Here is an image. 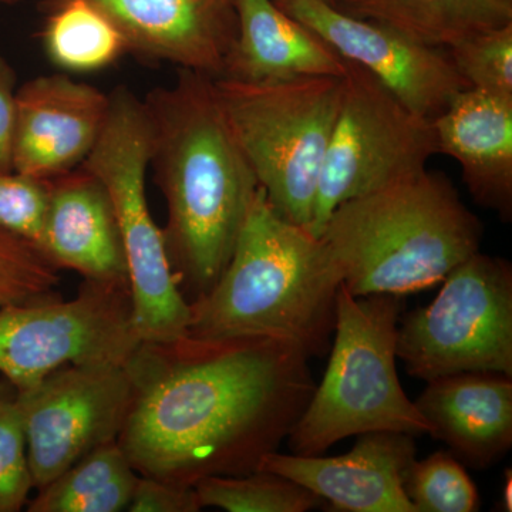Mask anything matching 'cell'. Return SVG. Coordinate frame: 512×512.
<instances>
[{"label": "cell", "instance_id": "cell-1", "mask_svg": "<svg viewBox=\"0 0 512 512\" xmlns=\"http://www.w3.org/2000/svg\"><path fill=\"white\" fill-rule=\"evenodd\" d=\"M309 360L265 336L141 342L126 363L133 402L117 443L140 476L185 487L254 473L311 400Z\"/></svg>", "mask_w": 512, "mask_h": 512}, {"label": "cell", "instance_id": "cell-2", "mask_svg": "<svg viewBox=\"0 0 512 512\" xmlns=\"http://www.w3.org/2000/svg\"><path fill=\"white\" fill-rule=\"evenodd\" d=\"M151 160L167 202L165 247L188 303L227 268L259 184L215 93L214 77L180 69L144 100Z\"/></svg>", "mask_w": 512, "mask_h": 512}, {"label": "cell", "instance_id": "cell-3", "mask_svg": "<svg viewBox=\"0 0 512 512\" xmlns=\"http://www.w3.org/2000/svg\"><path fill=\"white\" fill-rule=\"evenodd\" d=\"M342 284L325 242L275 211L261 187L217 284L190 303V335L265 336L322 356Z\"/></svg>", "mask_w": 512, "mask_h": 512}, {"label": "cell", "instance_id": "cell-4", "mask_svg": "<svg viewBox=\"0 0 512 512\" xmlns=\"http://www.w3.org/2000/svg\"><path fill=\"white\" fill-rule=\"evenodd\" d=\"M319 237L346 291L403 298L480 252L484 227L446 174L426 170L343 202Z\"/></svg>", "mask_w": 512, "mask_h": 512}, {"label": "cell", "instance_id": "cell-5", "mask_svg": "<svg viewBox=\"0 0 512 512\" xmlns=\"http://www.w3.org/2000/svg\"><path fill=\"white\" fill-rule=\"evenodd\" d=\"M402 296H355L340 284L332 352L322 382L286 437L289 451L320 456L370 431L433 434L397 375Z\"/></svg>", "mask_w": 512, "mask_h": 512}, {"label": "cell", "instance_id": "cell-6", "mask_svg": "<svg viewBox=\"0 0 512 512\" xmlns=\"http://www.w3.org/2000/svg\"><path fill=\"white\" fill-rule=\"evenodd\" d=\"M214 86L232 134L272 207L285 220L311 228L343 79L248 83L214 77Z\"/></svg>", "mask_w": 512, "mask_h": 512}, {"label": "cell", "instance_id": "cell-7", "mask_svg": "<svg viewBox=\"0 0 512 512\" xmlns=\"http://www.w3.org/2000/svg\"><path fill=\"white\" fill-rule=\"evenodd\" d=\"M109 96L103 131L82 167L100 178L113 201L138 339L171 342L188 335L191 309L171 268L163 229L158 228L148 208L150 117L144 100L127 87L121 86Z\"/></svg>", "mask_w": 512, "mask_h": 512}, {"label": "cell", "instance_id": "cell-8", "mask_svg": "<svg viewBox=\"0 0 512 512\" xmlns=\"http://www.w3.org/2000/svg\"><path fill=\"white\" fill-rule=\"evenodd\" d=\"M426 308L397 329V359L430 382L464 372L512 376V266L477 252L443 279Z\"/></svg>", "mask_w": 512, "mask_h": 512}, {"label": "cell", "instance_id": "cell-9", "mask_svg": "<svg viewBox=\"0 0 512 512\" xmlns=\"http://www.w3.org/2000/svg\"><path fill=\"white\" fill-rule=\"evenodd\" d=\"M348 63L309 228L316 237L340 204L423 173L439 154L433 123L407 109L367 70Z\"/></svg>", "mask_w": 512, "mask_h": 512}, {"label": "cell", "instance_id": "cell-10", "mask_svg": "<svg viewBox=\"0 0 512 512\" xmlns=\"http://www.w3.org/2000/svg\"><path fill=\"white\" fill-rule=\"evenodd\" d=\"M140 343L128 285L84 281L70 301L49 296L0 308V373L16 392L64 366L126 365Z\"/></svg>", "mask_w": 512, "mask_h": 512}, {"label": "cell", "instance_id": "cell-11", "mask_svg": "<svg viewBox=\"0 0 512 512\" xmlns=\"http://www.w3.org/2000/svg\"><path fill=\"white\" fill-rule=\"evenodd\" d=\"M33 485L37 490L76 461L119 440L133 382L121 363L60 367L26 392H16Z\"/></svg>", "mask_w": 512, "mask_h": 512}, {"label": "cell", "instance_id": "cell-12", "mask_svg": "<svg viewBox=\"0 0 512 512\" xmlns=\"http://www.w3.org/2000/svg\"><path fill=\"white\" fill-rule=\"evenodd\" d=\"M275 2L423 119H437L470 89L447 49L421 43L386 23L356 18L326 0Z\"/></svg>", "mask_w": 512, "mask_h": 512}, {"label": "cell", "instance_id": "cell-13", "mask_svg": "<svg viewBox=\"0 0 512 512\" xmlns=\"http://www.w3.org/2000/svg\"><path fill=\"white\" fill-rule=\"evenodd\" d=\"M110 96L66 74L39 76L18 87L12 167L49 181L76 170L99 141Z\"/></svg>", "mask_w": 512, "mask_h": 512}, {"label": "cell", "instance_id": "cell-14", "mask_svg": "<svg viewBox=\"0 0 512 512\" xmlns=\"http://www.w3.org/2000/svg\"><path fill=\"white\" fill-rule=\"evenodd\" d=\"M416 436L370 431L357 436L342 456H298L272 451L258 470L271 471L308 488L333 511L417 512L406 494L417 460Z\"/></svg>", "mask_w": 512, "mask_h": 512}, {"label": "cell", "instance_id": "cell-15", "mask_svg": "<svg viewBox=\"0 0 512 512\" xmlns=\"http://www.w3.org/2000/svg\"><path fill=\"white\" fill-rule=\"evenodd\" d=\"M63 0H39L49 13ZM116 26L127 52L221 77L237 35L234 0H87Z\"/></svg>", "mask_w": 512, "mask_h": 512}, {"label": "cell", "instance_id": "cell-16", "mask_svg": "<svg viewBox=\"0 0 512 512\" xmlns=\"http://www.w3.org/2000/svg\"><path fill=\"white\" fill-rule=\"evenodd\" d=\"M37 248L57 268L72 269L84 281L130 286L113 201L100 178L82 165L47 181Z\"/></svg>", "mask_w": 512, "mask_h": 512}, {"label": "cell", "instance_id": "cell-17", "mask_svg": "<svg viewBox=\"0 0 512 512\" xmlns=\"http://www.w3.org/2000/svg\"><path fill=\"white\" fill-rule=\"evenodd\" d=\"M434 440L476 470L500 463L512 446V376L464 372L437 377L414 402Z\"/></svg>", "mask_w": 512, "mask_h": 512}, {"label": "cell", "instance_id": "cell-18", "mask_svg": "<svg viewBox=\"0 0 512 512\" xmlns=\"http://www.w3.org/2000/svg\"><path fill=\"white\" fill-rule=\"evenodd\" d=\"M431 123L437 153L457 161L473 200L510 222L512 100L467 89Z\"/></svg>", "mask_w": 512, "mask_h": 512}, {"label": "cell", "instance_id": "cell-19", "mask_svg": "<svg viewBox=\"0 0 512 512\" xmlns=\"http://www.w3.org/2000/svg\"><path fill=\"white\" fill-rule=\"evenodd\" d=\"M234 8L237 35L221 77L261 83L348 74V60L275 0H234Z\"/></svg>", "mask_w": 512, "mask_h": 512}, {"label": "cell", "instance_id": "cell-20", "mask_svg": "<svg viewBox=\"0 0 512 512\" xmlns=\"http://www.w3.org/2000/svg\"><path fill=\"white\" fill-rule=\"evenodd\" d=\"M356 18L386 23L426 45L460 40L512 23V0H332Z\"/></svg>", "mask_w": 512, "mask_h": 512}, {"label": "cell", "instance_id": "cell-21", "mask_svg": "<svg viewBox=\"0 0 512 512\" xmlns=\"http://www.w3.org/2000/svg\"><path fill=\"white\" fill-rule=\"evenodd\" d=\"M140 474L117 441L94 448L28 503L29 512L127 511Z\"/></svg>", "mask_w": 512, "mask_h": 512}, {"label": "cell", "instance_id": "cell-22", "mask_svg": "<svg viewBox=\"0 0 512 512\" xmlns=\"http://www.w3.org/2000/svg\"><path fill=\"white\" fill-rule=\"evenodd\" d=\"M47 15L43 46L59 69L99 72L127 53L116 26L87 0H63Z\"/></svg>", "mask_w": 512, "mask_h": 512}, {"label": "cell", "instance_id": "cell-23", "mask_svg": "<svg viewBox=\"0 0 512 512\" xmlns=\"http://www.w3.org/2000/svg\"><path fill=\"white\" fill-rule=\"evenodd\" d=\"M201 507L228 512H308L322 498L291 478L256 470L237 477H208L195 485Z\"/></svg>", "mask_w": 512, "mask_h": 512}, {"label": "cell", "instance_id": "cell-24", "mask_svg": "<svg viewBox=\"0 0 512 512\" xmlns=\"http://www.w3.org/2000/svg\"><path fill=\"white\" fill-rule=\"evenodd\" d=\"M406 494L417 512H476L481 505L466 466L450 450L414 461Z\"/></svg>", "mask_w": 512, "mask_h": 512}, {"label": "cell", "instance_id": "cell-25", "mask_svg": "<svg viewBox=\"0 0 512 512\" xmlns=\"http://www.w3.org/2000/svg\"><path fill=\"white\" fill-rule=\"evenodd\" d=\"M447 50L470 89L512 100V23L468 36Z\"/></svg>", "mask_w": 512, "mask_h": 512}, {"label": "cell", "instance_id": "cell-26", "mask_svg": "<svg viewBox=\"0 0 512 512\" xmlns=\"http://www.w3.org/2000/svg\"><path fill=\"white\" fill-rule=\"evenodd\" d=\"M59 271L29 239L0 228V308L55 296Z\"/></svg>", "mask_w": 512, "mask_h": 512}, {"label": "cell", "instance_id": "cell-27", "mask_svg": "<svg viewBox=\"0 0 512 512\" xmlns=\"http://www.w3.org/2000/svg\"><path fill=\"white\" fill-rule=\"evenodd\" d=\"M33 485L25 429L16 393L0 394V512L28 505Z\"/></svg>", "mask_w": 512, "mask_h": 512}, {"label": "cell", "instance_id": "cell-28", "mask_svg": "<svg viewBox=\"0 0 512 512\" xmlns=\"http://www.w3.org/2000/svg\"><path fill=\"white\" fill-rule=\"evenodd\" d=\"M46 198L47 181L0 170V228L29 239L37 247Z\"/></svg>", "mask_w": 512, "mask_h": 512}, {"label": "cell", "instance_id": "cell-29", "mask_svg": "<svg viewBox=\"0 0 512 512\" xmlns=\"http://www.w3.org/2000/svg\"><path fill=\"white\" fill-rule=\"evenodd\" d=\"M202 510L194 487L168 483L158 478L138 477L130 512H197Z\"/></svg>", "mask_w": 512, "mask_h": 512}, {"label": "cell", "instance_id": "cell-30", "mask_svg": "<svg viewBox=\"0 0 512 512\" xmlns=\"http://www.w3.org/2000/svg\"><path fill=\"white\" fill-rule=\"evenodd\" d=\"M18 76L5 57L0 56V170L13 171L12 146L16 119Z\"/></svg>", "mask_w": 512, "mask_h": 512}, {"label": "cell", "instance_id": "cell-31", "mask_svg": "<svg viewBox=\"0 0 512 512\" xmlns=\"http://www.w3.org/2000/svg\"><path fill=\"white\" fill-rule=\"evenodd\" d=\"M501 511H512V471L511 468L505 470L503 488H501Z\"/></svg>", "mask_w": 512, "mask_h": 512}, {"label": "cell", "instance_id": "cell-32", "mask_svg": "<svg viewBox=\"0 0 512 512\" xmlns=\"http://www.w3.org/2000/svg\"><path fill=\"white\" fill-rule=\"evenodd\" d=\"M19 0H0V5H15Z\"/></svg>", "mask_w": 512, "mask_h": 512}, {"label": "cell", "instance_id": "cell-33", "mask_svg": "<svg viewBox=\"0 0 512 512\" xmlns=\"http://www.w3.org/2000/svg\"><path fill=\"white\" fill-rule=\"evenodd\" d=\"M326 2H332V0H326Z\"/></svg>", "mask_w": 512, "mask_h": 512}]
</instances>
